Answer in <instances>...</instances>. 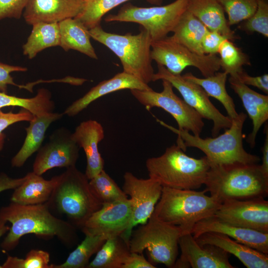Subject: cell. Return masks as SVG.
<instances>
[{"label":"cell","instance_id":"6da1fadb","mask_svg":"<svg viewBox=\"0 0 268 268\" xmlns=\"http://www.w3.org/2000/svg\"><path fill=\"white\" fill-rule=\"evenodd\" d=\"M0 220L11 223L0 244L5 251L15 249L21 238L27 234H34L45 239L56 237L69 247L77 242V228L68 221L55 216L47 202L23 205L11 201L0 208Z\"/></svg>","mask_w":268,"mask_h":268},{"label":"cell","instance_id":"7a4b0ae2","mask_svg":"<svg viewBox=\"0 0 268 268\" xmlns=\"http://www.w3.org/2000/svg\"><path fill=\"white\" fill-rule=\"evenodd\" d=\"M247 117V114L243 112L238 113L232 119L231 126L225 130L224 133L204 138L188 131L179 130L159 119L156 120L178 135L177 145L183 151L185 152L188 147L200 149L205 154L210 166L234 163L257 164L260 160V157L247 152L243 146V128Z\"/></svg>","mask_w":268,"mask_h":268},{"label":"cell","instance_id":"3957f363","mask_svg":"<svg viewBox=\"0 0 268 268\" xmlns=\"http://www.w3.org/2000/svg\"><path fill=\"white\" fill-rule=\"evenodd\" d=\"M204 185L205 190L222 202L266 198L268 176L261 165L234 163L210 166Z\"/></svg>","mask_w":268,"mask_h":268},{"label":"cell","instance_id":"277c9868","mask_svg":"<svg viewBox=\"0 0 268 268\" xmlns=\"http://www.w3.org/2000/svg\"><path fill=\"white\" fill-rule=\"evenodd\" d=\"M205 190H183L163 187L161 197L152 215L179 227L183 235L192 233L199 221L214 215L222 201L206 195Z\"/></svg>","mask_w":268,"mask_h":268},{"label":"cell","instance_id":"5b68a950","mask_svg":"<svg viewBox=\"0 0 268 268\" xmlns=\"http://www.w3.org/2000/svg\"><path fill=\"white\" fill-rule=\"evenodd\" d=\"M149 177L163 187L196 190L204 185L210 168L205 156L195 158L187 155L177 144L167 147L161 155L148 158Z\"/></svg>","mask_w":268,"mask_h":268},{"label":"cell","instance_id":"8992f818","mask_svg":"<svg viewBox=\"0 0 268 268\" xmlns=\"http://www.w3.org/2000/svg\"><path fill=\"white\" fill-rule=\"evenodd\" d=\"M57 177L54 191L47 203L50 209L65 215L69 222L81 229L102 204L91 192L85 174L75 166L67 168Z\"/></svg>","mask_w":268,"mask_h":268},{"label":"cell","instance_id":"52a82bcc","mask_svg":"<svg viewBox=\"0 0 268 268\" xmlns=\"http://www.w3.org/2000/svg\"><path fill=\"white\" fill-rule=\"evenodd\" d=\"M91 38L105 45L120 60L123 71L148 84L154 74L151 58L152 40L142 27L136 34L120 35L104 31L100 25L89 30Z\"/></svg>","mask_w":268,"mask_h":268},{"label":"cell","instance_id":"ba28073f","mask_svg":"<svg viewBox=\"0 0 268 268\" xmlns=\"http://www.w3.org/2000/svg\"><path fill=\"white\" fill-rule=\"evenodd\" d=\"M182 235L179 227L151 215L145 224L132 231L129 242L130 251L142 254L147 250L149 261L153 265L162 264L173 268L178 255L179 239Z\"/></svg>","mask_w":268,"mask_h":268},{"label":"cell","instance_id":"9c48e42d","mask_svg":"<svg viewBox=\"0 0 268 268\" xmlns=\"http://www.w3.org/2000/svg\"><path fill=\"white\" fill-rule=\"evenodd\" d=\"M190 0H176L163 6H136L129 3L115 14L104 19L107 22H128L140 24L148 32L152 41L159 40L172 32L181 17L187 9Z\"/></svg>","mask_w":268,"mask_h":268},{"label":"cell","instance_id":"30bf717a","mask_svg":"<svg viewBox=\"0 0 268 268\" xmlns=\"http://www.w3.org/2000/svg\"><path fill=\"white\" fill-rule=\"evenodd\" d=\"M151 58L157 65L170 72L180 75L188 67L198 69L204 77L211 76L220 69L217 54L200 55L173 40L170 36L151 42Z\"/></svg>","mask_w":268,"mask_h":268},{"label":"cell","instance_id":"8fae6325","mask_svg":"<svg viewBox=\"0 0 268 268\" xmlns=\"http://www.w3.org/2000/svg\"><path fill=\"white\" fill-rule=\"evenodd\" d=\"M162 81L163 89L160 92L152 89L148 90L131 89L130 91L147 110L158 107L170 114L176 120L179 130L200 135L204 126L202 117L174 93L170 82L164 79Z\"/></svg>","mask_w":268,"mask_h":268},{"label":"cell","instance_id":"7c38bea8","mask_svg":"<svg viewBox=\"0 0 268 268\" xmlns=\"http://www.w3.org/2000/svg\"><path fill=\"white\" fill-rule=\"evenodd\" d=\"M153 81L158 80L168 81L181 94L183 100L195 110L202 118L211 120L213 125L211 131L213 137L216 136L222 130L229 128L232 119L222 114L212 103L204 90L198 84L185 79L181 74L175 75L163 66L157 65Z\"/></svg>","mask_w":268,"mask_h":268},{"label":"cell","instance_id":"4fadbf2b","mask_svg":"<svg viewBox=\"0 0 268 268\" xmlns=\"http://www.w3.org/2000/svg\"><path fill=\"white\" fill-rule=\"evenodd\" d=\"M124 179L123 190L130 196L132 203V219L128 230L121 236L129 242L133 228L145 224L151 216L163 187L151 178H138L129 172L125 173Z\"/></svg>","mask_w":268,"mask_h":268},{"label":"cell","instance_id":"5bb4252c","mask_svg":"<svg viewBox=\"0 0 268 268\" xmlns=\"http://www.w3.org/2000/svg\"><path fill=\"white\" fill-rule=\"evenodd\" d=\"M71 133L65 128L56 130L49 141L38 150L33 165V172L42 175L55 167L74 166L80 147L72 139Z\"/></svg>","mask_w":268,"mask_h":268},{"label":"cell","instance_id":"9a60e30c","mask_svg":"<svg viewBox=\"0 0 268 268\" xmlns=\"http://www.w3.org/2000/svg\"><path fill=\"white\" fill-rule=\"evenodd\" d=\"M214 215L231 224L268 233V201L264 198L224 200Z\"/></svg>","mask_w":268,"mask_h":268},{"label":"cell","instance_id":"2e32d148","mask_svg":"<svg viewBox=\"0 0 268 268\" xmlns=\"http://www.w3.org/2000/svg\"><path fill=\"white\" fill-rule=\"evenodd\" d=\"M131 200L102 204L81 229L84 234L109 237L122 235L129 229L132 219Z\"/></svg>","mask_w":268,"mask_h":268},{"label":"cell","instance_id":"e0dca14e","mask_svg":"<svg viewBox=\"0 0 268 268\" xmlns=\"http://www.w3.org/2000/svg\"><path fill=\"white\" fill-rule=\"evenodd\" d=\"M181 254L173 268H234L228 253L213 245H200L192 233L182 235L179 239Z\"/></svg>","mask_w":268,"mask_h":268},{"label":"cell","instance_id":"ac0fdd59","mask_svg":"<svg viewBox=\"0 0 268 268\" xmlns=\"http://www.w3.org/2000/svg\"><path fill=\"white\" fill-rule=\"evenodd\" d=\"M216 232L268 255V233L238 227L227 223L214 215L198 222L192 234L195 238L205 232Z\"/></svg>","mask_w":268,"mask_h":268},{"label":"cell","instance_id":"d6986e66","mask_svg":"<svg viewBox=\"0 0 268 268\" xmlns=\"http://www.w3.org/2000/svg\"><path fill=\"white\" fill-rule=\"evenodd\" d=\"M84 0H29L23 13L30 25L37 22L59 23L76 16L81 10Z\"/></svg>","mask_w":268,"mask_h":268},{"label":"cell","instance_id":"ffe728a7","mask_svg":"<svg viewBox=\"0 0 268 268\" xmlns=\"http://www.w3.org/2000/svg\"><path fill=\"white\" fill-rule=\"evenodd\" d=\"M71 136L85 152L87 161L85 174L89 180L103 170L104 161L98 149L99 143L104 137L103 127L95 120L83 121Z\"/></svg>","mask_w":268,"mask_h":268},{"label":"cell","instance_id":"44dd1931","mask_svg":"<svg viewBox=\"0 0 268 268\" xmlns=\"http://www.w3.org/2000/svg\"><path fill=\"white\" fill-rule=\"evenodd\" d=\"M152 89L134 76L124 71L117 73L113 77L100 82L92 87L82 97L73 102L65 111L68 116H74L83 111L96 99L112 92L123 89Z\"/></svg>","mask_w":268,"mask_h":268},{"label":"cell","instance_id":"7402d4cb","mask_svg":"<svg viewBox=\"0 0 268 268\" xmlns=\"http://www.w3.org/2000/svg\"><path fill=\"white\" fill-rule=\"evenodd\" d=\"M228 80L230 87L242 101L252 121L253 130L248 135L247 141L251 147H254L258 132L268 120V95L253 90L235 77L230 76Z\"/></svg>","mask_w":268,"mask_h":268},{"label":"cell","instance_id":"603a6c76","mask_svg":"<svg viewBox=\"0 0 268 268\" xmlns=\"http://www.w3.org/2000/svg\"><path fill=\"white\" fill-rule=\"evenodd\" d=\"M195 239L200 245H213L233 255L247 268H268V254L239 242L226 235L205 232Z\"/></svg>","mask_w":268,"mask_h":268},{"label":"cell","instance_id":"cb8c5ba5","mask_svg":"<svg viewBox=\"0 0 268 268\" xmlns=\"http://www.w3.org/2000/svg\"><path fill=\"white\" fill-rule=\"evenodd\" d=\"M63 114L50 112L41 116H34L25 128L26 136L18 152L12 158V167H22L27 160L41 147L45 133L53 122L61 119Z\"/></svg>","mask_w":268,"mask_h":268},{"label":"cell","instance_id":"d4e9b609","mask_svg":"<svg viewBox=\"0 0 268 268\" xmlns=\"http://www.w3.org/2000/svg\"><path fill=\"white\" fill-rule=\"evenodd\" d=\"M187 10L209 30L218 31L232 41L239 38L231 29L225 12L217 0H190Z\"/></svg>","mask_w":268,"mask_h":268},{"label":"cell","instance_id":"484cf974","mask_svg":"<svg viewBox=\"0 0 268 268\" xmlns=\"http://www.w3.org/2000/svg\"><path fill=\"white\" fill-rule=\"evenodd\" d=\"M57 181V176L46 180L42 175L29 172L25 175L23 182L14 189L11 201L23 205L46 203L51 197Z\"/></svg>","mask_w":268,"mask_h":268},{"label":"cell","instance_id":"4316f807","mask_svg":"<svg viewBox=\"0 0 268 268\" xmlns=\"http://www.w3.org/2000/svg\"><path fill=\"white\" fill-rule=\"evenodd\" d=\"M60 45L65 51H77L90 58L97 60L94 48L90 42L89 30L75 18H69L59 22Z\"/></svg>","mask_w":268,"mask_h":268},{"label":"cell","instance_id":"83f0119b","mask_svg":"<svg viewBox=\"0 0 268 268\" xmlns=\"http://www.w3.org/2000/svg\"><path fill=\"white\" fill-rule=\"evenodd\" d=\"M209 30L187 9L181 17L170 37L198 54L203 55L202 40Z\"/></svg>","mask_w":268,"mask_h":268},{"label":"cell","instance_id":"f1b7e54d","mask_svg":"<svg viewBox=\"0 0 268 268\" xmlns=\"http://www.w3.org/2000/svg\"><path fill=\"white\" fill-rule=\"evenodd\" d=\"M227 75L224 71H217L211 76L204 78L198 77L192 72H187L182 76L200 85L209 97H212L219 101L224 107L228 116L233 119L237 116L238 113L236 111L234 102L226 88Z\"/></svg>","mask_w":268,"mask_h":268},{"label":"cell","instance_id":"f546056e","mask_svg":"<svg viewBox=\"0 0 268 268\" xmlns=\"http://www.w3.org/2000/svg\"><path fill=\"white\" fill-rule=\"evenodd\" d=\"M32 25L31 33L22 46L24 55L32 59L46 48L60 46L59 23L40 22Z\"/></svg>","mask_w":268,"mask_h":268},{"label":"cell","instance_id":"4dcf8cb0","mask_svg":"<svg viewBox=\"0 0 268 268\" xmlns=\"http://www.w3.org/2000/svg\"><path fill=\"white\" fill-rule=\"evenodd\" d=\"M130 253L129 242L121 235L109 237L86 268H122Z\"/></svg>","mask_w":268,"mask_h":268},{"label":"cell","instance_id":"1f68e13d","mask_svg":"<svg viewBox=\"0 0 268 268\" xmlns=\"http://www.w3.org/2000/svg\"><path fill=\"white\" fill-rule=\"evenodd\" d=\"M51 97V92L45 88L39 89L32 98L18 97L0 91V109L9 106L20 107L34 116H39L53 112L55 104Z\"/></svg>","mask_w":268,"mask_h":268},{"label":"cell","instance_id":"d6a6232c","mask_svg":"<svg viewBox=\"0 0 268 268\" xmlns=\"http://www.w3.org/2000/svg\"><path fill=\"white\" fill-rule=\"evenodd\" d=\"M85 235L65 262L60 265L51 264V268H86L91 256L98 251L107 238L101 235Z\"/></svg>","mask_w":268,"mask_h":268},{"label":"cell","instance_id":"836d02e7","mask_svg":"<svg viewBox=\"0 0 268 268\" xmlns=\"http://www.w3.org/2000/svg\"><path fill=\"white\" fill-rule=\"evenodd\" d=\"M130 0H84L82 8L75 18L88 30L100 25L103 16L119 5ZM160 5L163 0H147Z\"/></svg>","mask_w":268,"mask_h":268},{"label":"cell","instance_id":"e575fe53","mask_svg":"<svg viewBox=\"0 0 268 268\" xmlns=\"http://www.w3.org/2000/svg\"><path fill=\"white\" fill-rule=\"evenodd\" d=\"M89 185L93 194L102 204L128 199V196L104 169L89 180Z\"/></svg>","mask_w":268,"mask_h":268},{"label":"cell","instance_id":"d590c367","mask_svg":"<svg viewBox=\"0 0 268 268\" xmlns=\"http://www.w3.org/2000/svg\"><path fill=\"white\" fill-rule=\"evenodd\" d=\"M218 53L220 67L230 76H236L244 69V66L251 65L249 56L228 39L222 43Z\"/></svg>","mask_w":268,"mask_h":268},{"label":"cell","instance_id":"8d00e7d4","mask_svg":"<svg viewBox=\"0 0 268 268\" xmlns=\"http://www.w3.org/2000/svg\"><path fill=\"white\" fill-rule=\"evenodd\" d=\"M228 16L230 26L247 19L255 12L258 0H217Z\"/></svg>","mask_w":268,"mask_h":268},{"label":"cell","instance_id":"74e56055","mask_svg":"<svg viewBox=\"0 0 268 268\" xmlns=\"http://www.w3.org/2000/svg\"><path fill=\"white\" fill-rule=\"evenodd\" d=\"M49 253L45 251L32 249L24 258L8 256L1 265L2 268H51Z\"/></svg>","mask_w":268,"mask_h":268},{"label":"cell","instance_id":"f35d334b","mask_svg":"<svg viewBox=\"0 0 268 268\" xmlns=\"http://www.w3.org/2000/svg\"><path fill=\"white\" fill-rule=\"evenodd\" d=\"M239 28L247 34L257 32L268 37V0H258L254 13L242 22Z\"/></svg>","mask_w":268,"mask_h":268},{"label":"cell","instance_id":"ab89813d","mask_svg":"<svg viewBox=\"0 0 268 268\" xmlns=\"http://www.w3.org/2000/svg\"><path fill=\"white\" fill-rule=\"evenodd\" d=\"M33 117L34 115L32 113L23 108L18 113H5L0 109V151L3 148L5 138V135L3 132L4 130L16 123L21 121L29 122Z\"/></svg>","mask_w":268,"mask_h":268},{"label":"cell","instance_id":"60d3db41","mask_svg":"<svg viewBox=\"0 0 268 268\" xmlns=\"http://www.w3.org/2000/svg\"><path fill=\"white\" fill-rule=\"evenodd\" d=\"M27 70V68L25 67L10 65L0 62V91L7 93V86L12 85L20 88L26 89L32 92V88L30 84L27 85H18L14 82L11 75V73L12 72H24Z\"/></svg>","mask_w":268,"mask_h":268},{"label":"cell","instance_id":"b9f144b4","mask_svg":"<svg viewBox=\"0 0 268 268\" xmlns=\"http://www.w3.org/2000/svg\"><path fill=\"white\" fill-rule=\"evenodd\" d=\"M29 0H0V20L19 19Z\"/></svg>","mask_w":268,"mask_h":268},{"label":"cell","instance_id":"7bdbcfd3","mask_svg":"<svg viewBox=\"0 0 268 268\" xmlns=\"http://www.w3.org/2000/svg\"><path fill=\"white\" fill-rule=\"evenodd\" d=\"M228 37L216 31L208 30L202 42L204 54H217L222 43Z\"/></svg>","mask_w":268,"mask_h":268},{"label":"cell","instance_id":"ee69618b","mask_svg":"<svg viewBox=\"0 0 268 268\" xmlns=\"http://www.w3.org/2000/svg\"><path fill=\"white\" fill-rule=\"evenodd\" d=\"M233 77V76H232ZM241 82L247 86H253L268 94V74L253 76L249 75L244 70L238 73L236 76Z\"/></svg>","mask_w":268,"mask_h":268},{"label":"cell","instance_id":"f6af8a7d","mask_svg":"<svg viewBox=\"0 0 268 268\" xmlns=\"http://www.w3.org/2000/svg\"><path fill=\"white\" fill-rule=\"evenodd\" d=\"M156 267L147 261L142 254L130 252L126 258L122 268H155Z\"/></svg>","mask_w":268,"mask_h":268},{"label":"cell","instance_id":"bcb514c9","mask_svg":"<svg viewBox=\"0 0 268 268\" xmlns=\"http://www.w3.org/2000/svg\"><path fill=\"white\" fill-rule=\"evenodd\" d=\"M25 179V176L19 178H13L6 174H0V193L11 189H15L20 185Z\"/></svg>","mask_w":268,"mask_h":268},{"label":"cell","instance_id":"7dc6e473","mask_svg":"<svg viewBox=\"0 0 268 268\" xmlns=\"http://www.w3.org/2000/svg\"><path fill=\"white\" fill-rule=\"evenodd\" d=\"M265 140L262 149V164L261 165L263 171L268 176V125L265 128Z\"/></svg>","mask_w":268,"mask_h":268},{"label":"cell","instance_id":"c3c4849f","mask_svg":"<svg viewBox=\"0 0 268 268\" xmlns=\"http://www.w3.org/2000/svg\"><path fill=\"white\" fill-rule=\"evenodd\" d=\"M10 229V227L6 225V222L0 220V238L1 236L8 232ZM0 268H2L1 265H0Z\"/></svg>","mask_w":268,"mask_h":268}]
</instances>
